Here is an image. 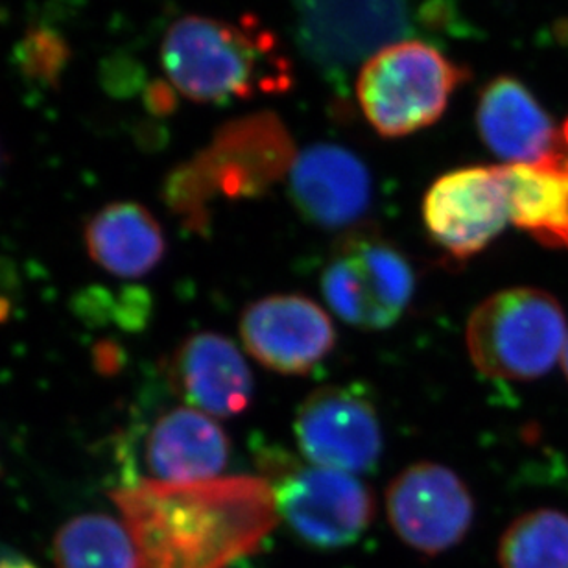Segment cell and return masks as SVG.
<instances>
[{
    "instance_id": "1",
    "label": "cell",
    "mask_w": 568,
    "mask_h": 568,
    "mask_svg": "<svg viewBox=\"0 0 568 568\" xmlns=\"http://www.w3.org/2000/svg\"><path fill=\"white\" fill-rule=\"evenodd\" d=\"M111 498L138 547L139 568H231L257 552L280 523L274 487L255 476L141 480Z\"/></svg>"
},
{
    "instance_id": "2",
    "label": "cell",
    "mask_w": 568,
    "mask_h": 568,
    "mask_svg": "<svg viewBox=\"0 0 568 568\" xmlns=\"http://www.w3.org/2000/svg\"><path fill=\"white\" fill-rule=\"evenodd\" d=\"M161 61L172 88L203 104L283 93L292 82L280 44L253 19L183 17L164 36Z\"/></svg>"
},
{
    "instance_id": "3",
    "label": "cell",
    "mask_w": 568,
    "mask_h": 568,
    "mask_svg": "<svg viewBox=\"0 0 568 568\" xmlns=\"http://www.w3.org/2000/svg\"><path fill=\"white\" fill-rule=\"evenodd\" d=\"M294 146L275 116H250L216 135L205 152L175 170L164 200L186 227L202 233L216 197H253L266 191L294 163Z\"/></svg>"
},
{
    "instance_id": "4",
    "label": "cell",
    "mask_w": 568,
    "mask_h": 568,
    "mask_svg": "<svg viewBox=\"0 0 568 568\" xmlns=\"http://www.w3.org/2000/svg\"><path fill=\"white\" fill-rule=\"evenodd\" d=\"M567 323L558 300L539 288L503 290L476 306L465 342L476 369L491 378L534 381L564 356Z\"/></svg>"
},
{
    "instance_id": "5",
    "label": "cell",
    "mask_w": 568,
    "mask_h": 568,
    "mask_svg": "<svg viewBox=\"0 0 568 568\" xmlns=\"http://www.w3.org/2000/svg\"><path fill=\"white\" fill-rule=\"evenodd\" d=\"M465 80L467 71L436 47L403 39L364 63L356 97L378 135L405 138L439 121Z\"/></svg>"
},
{
    "instance_id": "6",
    "label": "cell",
    "mask_w": 568,
    "mask_h": 568,
    "mask_svg": "<svg viewBox=\"0 0 568 568\" xmlns=\"http://www.w3.org/2000/svg\"><path fill=\"white\" fill-rule=\"evenodd\" d=\"M416 274L389 242L353 236L323 270L322 292L334 314L364 331L394 325L410 303Z\"/></svg>"
},
{
    "instance_id": "7",
    "label": "cell",
    "mask_w": 568,
    "mask_h": 568,
    "mask_svg": "<svg viewBox=\"0 0 568 568\" xmlns=\"http://www.w3.org/2000/svg\"><path fill=\"white\" fill-rule=\"evenodd\" d=\"M272 487L280 519L308 547H351L372 525V493L344 470L294 467L281 473Z\"/></svg>"
},
{
    "instance_id": "8",
    "label": "cell",
    "mask_w": 568,
    "mask_h": 568,
    "mask_svg": "<svg viewBox=\"0 0 568 568\" xmlns=\"http://www.w3.org/2000/svg\"><path fill=\"white\" fill-rule=\"evenodd\" d=\"M301 49L317 65L342 71L412 32L408 0H290Z\"/></svg>"
},
{
    "instance_id": "9",
    "label": "cell",
    "mask_w": 568,
    "mask_h": 568,
    "mask_svg": "<svg viewBox=\"0 0 568 568\" xmlns=\"http://www.w3.org/2000/svg\"><path fill=\"white\" fill-rule=\"evenodd\" d=\"M389 525L400 541L425 556L447 552L464 541L475 520V500L445 465H412L386 493Z\"/></svg>"
},
{
    "instance_id": "10",
    "label": "cell",
    "mask_w": 568,
    "mask_h": 568,
    "mask_svg": "<svg viewBox=\"0 0 568 568\" xmlns=\"http://www.w3.org/2000/svg\"><path fill=\"white\" fill-rule=\"evenodd\" d=\"M301 453L312 464L349 475L367 473L383 454V426L364 392L327 386L301 403L294 422Z\"/></svg>"
},
{
    "instance_id": "11",
    "label": "cell",
    "mask_w": 568,
    "mask_h": 568,
    "mask_svg": "<svg viewBox=\"0 0 568 568\" xmlns=\"http://www.w3.org/2000/svg\"><path fill=\"white\" fill-rule=\"evenodd\" d=\"M432 241L456 258H469L503 233L509 220L500 166H465L434 181L423 203Z\"/></svg>"
},
{
    "instance_id": "12",
    "label": "cell",
    "mask_w": 568,
    "mask_h": 568,
    "mask_svg": "<svg viewBox=\"0 0 568 568\" xmlns=\"http://www.w3.org/2000/svg\"><path fill=\"white\" fill-rule=\"evenodd\" d=\"M247 353L283 375L312 372L336 344L327 312L305 295H270L247 306L241 317Z\"/></svg>"
},
{
    "instance_id": "13",
    "label": "cell",
    "mask_w": 568,
    "mask_h": 568,
    "mask_svg": "<svg viewBox=\"0 0 568 568\" xmlns=\"http://www.w3.org/2000/svg\"><path fill=\"white\" fill-rule=\"evenodd\" d=\"M290 197L303 219L322 230L358 224L372 205L373 181L356 153L338 144H312L290 166Z\"/></svg>"
},
{
    "instance_id": "14",
    "label": "cell",
    "mask_w": 568,
    "mask_h": 568,
    "mask_svg": "<svg viewBox=\"0 0 568 568\" xmlns=\"http://www.w3.org/2000/svg\"><path fill=\"white\" fill-rule=\"evenodd\" d=\"M170 383L194 410L211 417L241 416L253 399V377L244 356L219 333L192 334L170 361Z\"/></svg>"
},
{
    "instance_id": "15",
    "label": "cell",
    "mask_w": 568,
    "mask_h": 568,
    "mask_svg": "<svg viewBox=\"0 0 568 568\" xmlns=\"http://www.w3.org/2000/svg\"><path fill=\"white\" fill-rule=\"evenodd\" d=\"M231 443L213 417L181 406L153 425L146 442V464L153 478L166 484L214 480L230 459Z\"/></svg>"
},
{
    "instance_id": "16",
    "label": "cell",
    "mask_w": 568,
    "mask_h": 568,
    "mask_svg": "<svg viewBox=\"0 0 568 568\" xmlns=\"http://www.w3.org/2000/svg\"><path fill=\"white\" fill-rule=\"evenodd\" d=\"M476 121L481 141L508 164L537 163L558 152L550 116L515 78H497L481 91Z\"/></svg>"
},
{
    "instance_id": "17",
    "label": "cell",
    "mask_w": 568,
    "mask_h": 568,
    "mask_svg": "<svg viewBox=\"0 0 568 568\" xmlns=\"http://www.w3.org/2000/svg\"><path fill=\"white\" fill-rule=\"evenodd\" d=\"M89 257L108 274L139 280L158 268L166 252L163 227L144 205L115 202L85 225Z\"/></svg>"
},
{
    "instance_id": "18",
    "label": "cell",
    "mask_w": 568,
    "mask_h": 568,
    "mask_svg": "<svg viewBox=\"0 0 568 568\" xmlns=\"http://www.w3.org/2000/svg\"><path fill=\"white\" fill-rule=\"evenodd\" d=\"M508 192L509 219L550 247L568 250V155L500 166Z\"/></svg>"
},
{
    "instance_id": "19",
    "label": "cell",
    "mask_w": 568,
    "mask_h": 568,
    "mask_svg": "<svg viewBox=\"0 0 568 568\" xmlns=\"http://www.w3.org/2000/svg\"><path fill=\"white\" fill-rule=\"evenodd\" d=\"M58 568H139L126 525L105 514H83L61 526L52 545Z\"/></svg>"
},
{
    "instance_id": "20",
    "label": "cell",
    "mask_w": 568,
    "mask_h": 568,
    "mask_svg": "<svg viewBox=\"0 0 568 568\" xmlns=\"http://www.w3.org/2000/svg\"><path fill=\"white\" fill-rule=\"evenodd\" d=\"M500 568H568V515L536 509L520 515L498 542Z\"/></svg>"
},
{
    "instance_id": "21",
    "label": "cell",
    "mask_w": 568,
    "mask_h": 568,
    "mask_svg": "<svg viewBox=\"0 0 568 568\" xmlns=\"http://www.w3.org/2000/svg\"><path fill=\"white\" fill-rule=\"evenodd\" d=\"M71 50L60 33L49 28H32L17 49V61L22 74L33 82L54 85L65 71Z\"/></svg>"
},
{
    "instance_id": "22",
    "label": "cell",
    "mask_w": 568,
    "mask_h": 568,
    "mask_svg": "<svg viewBox=\"0 0 568 568\" xmlns=\"http://www.w3.org/2000/svg\"><path fill=\"white\" fill-rule=\"evenodd\" d=\"M148 102H150V108H152L153 111L166 113V111L174 108V94L170 91L169 85L155 83V85H152L150 91H148Z\"/></svg>"
},
{
    "instance_id": "23",
    "label": "cell",
    "mask_w": 568,
    "mask_h": 568,
    "mask_svg": "<svg viewBox=\"0 0 568 568\" xmlns=\"http://www.w3.org/2000/svg\"><path fill=\"white\" fill-rule=\"evenodd\" d=\"M100 351H104V355L97 351V361H99V367H102L104 372H113L119 366V351L113 345H100Z\"/></svg>"
},
{
    "instance_id": "24",
    "label": "cell",
    "mask_w": 568,
    "mask_h": 568,
    "mask_svg": "<svg viewBox=\"0 0 568 568\" xmlns=\"http://www.w3.org/2000/svg\"><path fill=\"white\" fill-rule=\"evenodd\" d=\"M0 568H36L32 564H28L27 559L21 558H2L0 559Z\"/></svg>"
},
{
    "instance_id": "25",
    "label": "cell",
    "mask_w": 568,
    "mask_h": 568,
    "mask_svg": "<svg viewBox=\"0 0 568 568\" xmlns=\"http://www.w3.org/2000/svg\"><path fill=\"white\" fill-rule=\"evenodd\" d=\"M561 358H564V369H565V373H567V378H568V336H567V344H565L564 356H561Z\"/></svg>"
},
{
    "instance_id": "26",
    "label": "cell",
    "mask_w": 568,
    "mask_h": 568,
    "mask_svg": "<svg viewBox=\"0 0 568 568\" xmlns=\"http://www.w3.org/2000/svg\"><path fill=\"white\" fill-rule=\"evenodd\" d=\"M564 139H565V144H567V148H568V121L565 122Z\"/></svg>"
}]
</instances>
